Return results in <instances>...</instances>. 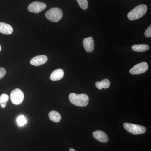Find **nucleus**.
Wrapping results in <instances>:
<instances>
[{"mask_svg": "<svg viewBox=\"0 0 151 151\" xmlns=\"http://www.w3.org/2000/svg\"><path fill=\"white\" fill-rule=\"evenodd\" d=\"M69 99L70 103L79 107H85L88 105L89 101L88 95L84 94L70 93L69 95Z\"/></svg>", "mask_w": 151, "mask_h": 151, "instance_id": "1", "label": "nucleus"}, {"mask_svg": "<svg viewBox=\"0 0 151 151\" xmlns=\"http://www.w3.org/2000/svg\"><path fill=\"white\" fill-rule=\"evenodd\" d=\"M147 10V7L146 5H139L130 11L127 17L130 20L138 19L143 17L146 13Z\"/></svg>", "mask_w": 151, "mask_h": 151, "instance_id": "2", "label": "nucleus"}, {"mask_svg": "<svg viewBox=\"0 0 151 151\" xmlns=\"http://www.w3.org/2000/svg\"><path fill=\"white\" fill-rule=\"evenodd\" d=\"M63 12L58 8H52L49 10L45 13L47 19L50 21L56 22L62 18Z\"/></svg>", "mask_w": 151, "mask_h": 151, "instance_id": "3", "label": "nucleus"}, {"mask_svg": "<svg viewBox=\"0 0 151 151\" xmlns=\"http://www.w3.org/2000/svg\"><path fill=\"white\" fill-rule=\"evenodd\" d=\"M123 126L127 132L133 134H142L146 132V128L144 126L128 123H124Z\"/></svg>", "mask_w": 151, "mask_h": 151, "instance_id": "4", "label": "nucleus"}, {"mask_svg": "<svg viewBox=\"0 0 151 151\" xmlns=\"http://www.w3.org/2000/svg\"><path fill=\"white\" fill-rule=\"evenodd\" d=\"M10 98L12 103L18 105L22 103L24 98V94L20 89H16L11 92Z\"/></svg>", "mask_w": 151, "mask_h": 151, "instance_id": "5", "label": "nucleus"}, {"mask_svg": "<svg viewBox=\"0 0 151 151\" xmlns=\"http://www.w3.org/2000/svg\"><path fill=\"white\" fill-rule=\"evenodd\" d=\"M148 69V65L147 63L143 62L138 63L132 68L130 70V73L133 75L140 74L145 73Z\"/></svg>", "mask_w": 151, "mask_h": 151, "instance_id": "6", "label": "nucleus"}, {"mask_svg": "<svg viewBox=\"0 0 151 151\" xmlns=\"http://www.w3.org/2000/svg\"><path fill=\"white\" fill-rule=\"evenodd\" d=\"M46 6V5L45 3L35 1L30 4L28 7V10L31 12L39 13L45 9Z\"/></svg>", "mask_w": 151, "mask_h": 151, "instance_id": "7", "label": "nucleus"}, {"mask_svg": "<svg viewBox=\"0 0 151 151\" xmlns=\"http://www.w3.org/2000/svg\"><path fill=\"white\" fill-rule=\"evenodd\" d=\"M48 58L46 55H40L34 57L31 60L30 64L34 66H39L46 63Z\"/></svg>", "mask_w": 151, "mask_h": 151, "instance_id": "8", "label": "nucleus"}, {"mask_svg": "<svg viewBox=\"0 0 151 151\" xmlns=\"http://www.w3.org/2000/svg\"><path fill=\"white\" fill-rule=\"evenodd\" d=\"M83 46L86 51L88 52H91L94 50V43L93 38L90 37L84 38L83 41Z\"/></svg>", "mask_w": 151, "mask_h": 151, "instance_id": "9", "label": "nucleus"}, {"mask_svg": "<svg viewBox=\"0 0 151 151\" xmlns=\"http://www.w3.org/2000/svg\"><path fill=\"white\" fill-rule=\"evenodd\" d=\"M93 136L97 140L103 143H107L108 141V136L101 131H95L93 133Z\"/></svg>", "mask_w": 151, "mask_h": 151, "instance_id": "10", "label": "nucleus"}, {"mask_svg": "<svg viewBox=\"0 0 151 151\" xmlns=\"http://www.w3.org/2000/svg\"><path fill=\"white\" fill-rule=\"evenodd\" d=\"M64 74V71L62 69H56L51 73L50 78L52 81H58L62 79Z\"/></svg>", "mask_w": 151, "mask_h": 151, "instance_id": "11", "label": "nucleus"}, {"mask_svg": "<svg viewBox=\"0 0 151 151\" xmlns=\"http://www.w3.org/2000/svg\"><path fill=\"white\" fill-rule=\"evenodd\" d=\"M13 32V28L10 25L0 22V33L4 34L10 35Z\"/></svg>", "mask_w": 151, "mask_h": 151, "instance_id": "12", "label": "nucleus"}, {"mask_svg": "<svg viewBox=\"0 0 151 151\" xmlns=\"http://www.w3.org/2000/svg\"><path fill=\"white\" fill-rule=\"evenodd\" d=\"M110 81L108 79H103L101 81H97L95 83V86L97 89H107L110 86Z\"/></svg>", "mask_w": 151, "mask_h": 151, "instance_id": "13", "label": "nucleus"}, {"mask_svg": "<svg viewBox=\"0 0 151 151\" xmlns=\"http://www.w3.org/2000/svg\"><path fill=\"white\" fill-rule=\"evenodd\" d=\"M49 117L50 120L55 123H58L60 122L61 116L60 113L56 111H50L49 113Z\"/></svg>", "mask_w": 151, "mask_h": 151, "instance_id": "14", "label": "nucleus"}, {"mask_svg": "<svg viewBox=\"0 0 151 151\" xmlns=\"http://www.w3.org/2000/svg\"><path fill=\"white\" fill-rule=\"evenodd\" d=\"M132 48L134 51L137 52H143L148 50L149 46L146 44L135 45L132 46Z\"/></svg>", "mask_w": 151, "mask_h": 151, "instance_id": "15", "label": "nucleus"}, {"mask_svg": "<svg viewBox=\"0 0 151 151\" xmlns=\"http://www.w3.org/2000/svg\"><path fill=\"white\" fill-rule=\"evenodd\" d=\"M8 95L6 94H3L0 96V105L1 108H5L7 103L9 100Z\"/></svg>", "mask_w": 151, "mask_h": 151, "instance_id": "16", "label": "nucleus"}, {"mask_svg": "<svg viewBox=\"0 0 151 151\" xmlns=\"http://www.w3.org/2000/svg\"><path fill=\"white\" fill-rule=\"evenodd\" d=\"M80 7L82 9H87L88 7V3L87 0H76Z\"/></svg>", "mask_w": 151, "mask_h": 151, "instance_id": "17", "label": "nucleus"}, {"mask_svg": "<svg viewBox=\"0 0 151 151\" xmlns=\"http://www.w3.org/2000/svg\"><path fill=\"white\" fill-rule=\"evenodd\" d=\"M17 123L20 126L24 125L27 123V120L24 116H20L18 117L17 120Z\"/></svg>", "mask_w": 151, "mask_h": 151, "instance_id": "18", "label": "nucleus"}, {"mask_svg": "<svg viewBox=\"0 0 151 151\" xmlns=\"http://www.w3.org/2000/svg\"><path fill=\"white\" fill-rule=\"evenodd\" d=\"M145 36L146 37H151V26L150 25L146 30L145 32Z\"/></svg>", "mask_w": 151, "mask_h": 151, "instance_id": "19", "label": "nucleus"}, {"mask_svg": "<svg viewBox=\"0 0 151 151\" xmlns=\"http://www.w3.org/2000/svg\"><path fill=\"white\" fill-rule=\"evenodd\" d=\"M6 70L4 68L0 67V79L4 77L5 75Z\"/></svg>", "mask_w": 151, "mask_h": 151, "instance_id": "20", "label": "nucleus"}, {"mask_svg": "<svg viewBox=\"0 0 151 151\" xmlns=\"http://www.w3.org/2000/svg\"><path fill=\"white\" fill-rule=\"evenodd\" d=\"M69 151H76L73 148H70L69 149Z\"/></svg>", "mask_w": 151, "mask_h": 151, "instance_id": "21", "label": "nucleus"}, {"mask_svg": "<svg viewBox=\"0 0 151 151\" xmlns=\"http://www.w3.org/2000/svg\"><path fill=\"white\" fill-rule=\"evenodd\" d=\"M1 50V45H0V51Z\"/></svg>", "mask_w": 151, "mask_h": 151, "instance_id": "22", "label": "nucleus"}]
</instances>
